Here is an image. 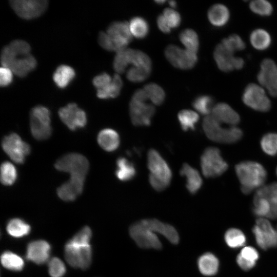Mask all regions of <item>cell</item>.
Wrapping results in <instances>:
<instances>
[{
	"label": "cell",
	"instance_id": "57",
	"mask_svg": "<svg viewBox=\"0 0 277 277\" xmlns=\"http://www.w3.org/2000/svg\"><path fill=\"white\" fill-rule=\"evenodd\" d=\"M270 208L267 217L271 219H277V203H270Z\"/></svg>",
	"mask_w": 277,
	"mask_h": 277
},
{
	"label": "cell",
	"instance_id": "23",
	"mask_svg": "<svg viewBox=\"0 0 277 277\" xmlns=\"http://www.w3.org/2000/svg\"><path fill=\"white\" fill-rule=\"evenodd\" d=\"M233 53L226 48L222 44L216 46L214 51V58L219 68L224 72L234 69L235 57Z\"/></svg>",
	"mask_w": 277,
	"mask_h": 277
},
{
	"label": "cell",
	"instance_id": "56",
	"mask_svg": "<svg viewBox=\"0 0 277 277\" xmlns=\"http://www.w3.org/2000/svg\"><path fill=\"white\" fill-rule=\"evenodd\" d=\"M266 88L271 95L277 97V79L269 83Z\"/></svg>",
	"mask_w": 277,
	"mask_h": 277
},
{
	"label": "cell",
	"instance_id": "38",
	"mask_svg": "<svg viewBox=\"0 0 277 277\" xmlns=\"http://www.w3.org/2000/svg\"><path fill=\"white\" fill-rule=\"evenodd\" d=\"M179 37L187 50L196 53L199 47V39L194 31L191 29H185L180 33Z\"/></svg>",
	"mask_w": 277,
	"mask_h": 277
},
{
	"label": "cell",
	"instance_id": "33",
	"mask_svg": "<svg viewBox=\"0 0 277 277\" xmlns=\"http://www.w3.org/2000/svg\"><path fill=\"white\" fill-rule=\"evenodd\" d=\"M129 63L135 67L143 68L151 72V61L147 54L144 52L131 49H127Z\"/></svg>",
	"mask_w": 277,
	"mask_h": 277
},
{
	"label": "cell",
	"instance_id": "60",
	"mask_svg": "<svg viewBox=\"0 0 277 277\" xmlns=\"http://www.w3.org/2000/svg\"><path fill=\"white\" fill-rule=\"evenodd\" d=\"M276 174L277 175V167H276Z\"/></svg>",
	"mask_w": 277,
	"mask_h": 277
},
{
	"label": "cell",
	"instance_id": "39",
	"mask_svg": "<svg viewBox=\"0 0 277 277\" xmlns=\"http://www.w3.org/2000/svg\"><path fill=\"white\" fill-rule=\"evenodd\" d=\"M260 144L266 154L271 156L277 155V133L270 132L264 135Z\"/></svg>",
	"mask_w": 277,
	"mask_h": 277
},
{
	"label": "cell",
	"instance_id": "59",
	"mask_svg": "<svg viewBox=\"0 0 277 277\" xmlns=\"http://www.w3.org/2000/svg\"><path fill=\"white\" fill-rule=\"evenodd\" d=\"M155 2L157 3L158 4H161V3H164L165 1H155Z\"/></svg>",
	"mask_w": 277,
	"mask_h": 277
},
{
	"label": "cell",
	"instance_id": "58",
	"mask_svg": "<svg viewBox=\"0 0 277 277\" xmlns=\"http://www.w3.org/2000/svg\"><path fill=\"white\" fill-rule=\"evenodd\" d=\"M169 5L172 7V8H175L176 6V3L175 1H169Z\"/></svg>",
	"mask_w": 277,
	"mask_h": 277
},
{
	"label": "cell",
	"instance_id": "5",
	"mask_svg": "<svg viewBox=\"0 0 277 277\" xmlns=\"http://www.w3.org/2000/svg\"><path fill=\"white\" fill-rule=\"evenodd\" d=\"M202 126L207 137L215 142L233 144L243 136V131L240 128L235 126L224 128L212 115H207L204 118Z\"/></svg>",
	"mask_w": 277,
	"mask_h": 277
},
{
	"label": "cell",
	"instance_id": "35",
	"mask_svg": "<svg viewBox=\"0 0 277 277\" xmlns=\"http://www.w3.org/2000/svg\"><path fill=\"white\" fill-rule=\"evenodd\" d=\"M177 118L182 129L184 131L194 130L199 120V115L190 110H183L179 112Z\"/></svg>",
	"mask_w": 277,
	"mask_h": 277
},
{
	"label": "cell",
	"instance_id": "28",
	"mask_svg": "<svg viewBox=\"0 0 277 277\" xmlns=\"http://www.w3.org/2000/svg\"><path fill=\"white\" fill-rule=\"evenodd\" d=\"M75 75L74 70L69 66L62 65L59 66L53 75V80L56 85L60 88H65L74 78Z\"/></svg>",
	"mask_w": 277,
	"mask_h": 277
},
{
	"label": "cell",
	"instance_id": "11",
	"mask_svg": "<svg viewBox=\"0 0 277 277\" xmlns=\"http://www.w3.org/2000/svg\"><path fill=\"white\" fill-rule=\"evenodd\" d=\"M89 162L84 155L77 153H70L61 157L55 163V168L70 175L86 176L89 169Z\"/></svg>",
	"mask_w": 277,
	"mask_h": 277
},
{
	"label": "cell",
	"instance_id": "4",
	"mask_svg": "<svg viewBox=\"0 0 277 277\" xmlns=\"http://www.w3.org/2000/svg\"><path fill=\"white\" fill-rule=\"evenodd\" d=\"M236 175L241 185L242 192L248 194L256 188L261 187L267 176L265 168L259 163L243 161L235 167Z\"/></svg>",
	"mask_w": 277,
	"mask_h": 277
},
{
	"label": "cell",
	"instance_id": "26",
	"mask_svg": "<svg viewBox=\"0 0 277 277\" xmlns=\"http://www.w3.org/2000/svg\"><path fill=\"white\" fill-rule=\"evenodd\" d=\"M219 265L217 258L210 252L203 254L197 260L199 271L205 276L215 275L218 271Z\"/></svg>",
	"mask_w": 277,
	"mask_h": 277
},
{
	"label": "cell",
	"instance_id": "14",
	"mask_svg": "<svg viewBox=\"0 0 277 277\" xmlns=\"http://www.w3.org/2000/svg\"><path fill=\"white\" fill-rule=\"evenodd\" d=\"M61 121L71 130L83 128L87 123L85 112L74 103L68 104L58 110Z\"/></svg>",
	"mask_w": 277,
	"mask_h": 277
},
{
	"label": "cell",
	"instance_id": "40",
	"mask_svg": "<svg viewBox=\"0 0 277 277\" xmlns=\"http://www.w3.org/2000/svg\"><path fill=\"white\" fill-rule=\"evenodd\" d=\"M226 244L231 248H236L243 246L246 242V237L240 230L235 228L228 229L225 234Z\"/></svg>",
	"mask_w": 277,
	"mask_h": 277
},
{
	"label": "cell",
	"instance_id": "27",
	"mask_svg": "<svg viewBox=\"0 0 277 277\" xmlns=\"http://www.w3.org/2000/svg\"><path fill=\"white\" fill-rule=\"evenodd\" d=\"M230 17L228 8L222 4L213 5L208 12V19L212 25L222 27L227 24Z\"/></svg>",
	"mask_w": 277,
	"mask_h": 277
},
{
	"label": "cell",
	"instance_id": "9",
	"mask_svg": "<svg viewBox=\"0 0 277 277\" xmlns=\"http://www.w3.org/2000/svg\"><path fill=\"white\" fill-rule=\"evenodd\" d=\"M2 146L4 152L17 164L24 162L26 156L30 153L31 150L29 145L15 133L5 136L2 140Z\"/></svg>",
	"mask_w": 277,
	"mask_h": 277
},
{
	"label": "cell",
	"instance_id": "50",
	"mask_svg": "<svg viewBox=\"0 0 277 277\" xmlns=\"http://www.w3.org/2000/svg\"><path fill=\"white\" fill-rule=\"evenodd\" d=\"M163 15L170 28H175L180 25L181 16L175 10L170 8H166L164 11Z\"/></svg>",
	"mask_w": 277,
	"mask_h": 277
},
{
	"label": "cell",
	"instance_id": "7",
	"mask_svg": "<svg viewBox=\"0 0 277 277\" xmlns=\"http://www.w3.org/2000/svg\"><path fill=\"white\" fill-rule=\"evenodd\" d=\"M50 113L43 106L33 107L30 112V126L33 136L37 140H45L51 134Z\"/></svg>",
	"mask_w": 277,
	"mask_h": 277
},
{
	"label": "cell",
	"instance_id": "18",
	"mask_svg": "<svg viewBox=\"0 0 277 277\" xmlns=\"http://www.w3.org/2000/svg\"><path fill=\"white\" fill-rule=\"evenodd\" d=\"M85 176L78 174L70 175L69 180L57 188L58 197L66 202L74 201L83 192Z\"/></svg>",
	"mask_w": 277,
	"mask_h": 277
},
{
	"label": "cell",
	"instance_id": "29",
	"mask_svg": "<svg viewBox=\"0 0 277 277\" xmlns=\"http://www.w3.org/2000/svg\"><path fill=\"white\" fill-rule=\"evenodd\" d=\"M258 258L259 253L255 249L252 247H246L238 255L236 262L242 269L247 271L254 266Z\"/></svg>",
	"mask_w": 277,
	"mask_h": 277
},
{
	"label": "cell",
	"instance_id": "6",
	"mask_svg": "<svg viewBox=\"0 0 277 277\" xmlns=\"http://www.w3.org/2000/svg\"><path fill=\"white\" fill-rule=\"evenodd\" d=\"M201 167L206 177L214 178L223 174L228 169V165L223 159L218 148L209 147L202 154Z\"/></svg>",
	"mask_w": 277,
	"mask_h": 277
},
{
	"label": "cell",
	"instance_id": "53",
	"mask_svg": "<svg viewBox=\"0 0 277 277\" xmlns=\"http://www.w3.org/2000/svg\"><path fill=\"white\" fill-rule=\"evenodd\" d=\"M98 42L100 45L104 49L109 51H115L113 44L106 32H100Z\"/></svg>",
	"mask_w": 277,
	"mask_h": 277
},
{
	"label": "cell",
	"instance_id": "3",
	"mask_svg": "<svg viewBox=\"0 0 277 277\" xmlns=\"http://www.w3.org/2000/svg\"><path fill=\"white\" fill-rule=\"evenodd\" d=\"M147 166L150 171L149 182L156 191H162L170 184L172 171L168 163L160 153L154 149H150L147 154Z\"/></svg>",
	"mask_w": 277,
	"mask_h": 277
},
{
	"label": "cell",
	"instance_id": "42",
	"mask_svg": "<svg viewBox=\"0 0 277 277\" xmlns=\"http://www.w3.org/2000/svg\"><path fill=\"white\" fill-rule=\"evenodd\" d=\"M254 197L264 198L270 203H277V182L260 187Z\"/></svg>",
	"mask_w": 277,
	"mask_h": 277
},
{
	"label": "cell",
	"instance_id": "44",
	"mask_svg": "<svg viewBox=\"0 0 277 277\" xmlns=\"http://www.w3.org/2000/svg\"><path fill=\"white\" fill-rule=\"evenodd\" d=\"M251 10L261 16H269L272 12L271 4L265 0H255L249 5Z\"/></svg>",
	"mask_w": 277,
	"mask_h": 277
},
{
	"label": "cell",
	"instance_id": "10",
	"mask_svg": "<svg viewBox=\"0 0 277 277\" xmlns=\"http://www.w3.org/2000/svg\"><path fill=\"white\" fill-rule=\"evenodd\" d=\"M9 3L15 13L26 19L40 16L48 6L47 0H11Z\"/></svg>",
	"mask_w": 277,
	"mask_h": 277
},
{
	"label": "cell",
	"instance_id": "51",
	"mask_svg": "<svg viewBox=\"0 0 277 277\" xmlns=\"http://www.w3.org/2000/svg\"><path fill=\"white\" fill-rule=\"evenodd\" d=\"M112 78L107 73H103L95 76L92 83L96 90L102 89L111 82Z\"/></svg>",
	"mask_w": 277,
	"mask_h": 277
},
{
	"label": "cell",
	"instance_id": "19",
	"mask_svg": "<svg viewBox=\"0 0 277 277\" xmlns=\"http://www.w3.org/2000/svg\"><path fill=\"white\" fill-rule=\"evenodd\" d=\"M50 251L51 246L46 241H32L27 246L26 258L36 264H43L49 260Z\"/></svg>",
	"mask_w": 277,
	"mask_h": 277
},
{
	"label": "cell",
	"instance_id": "30",
	"mask_svg": "<svg viewBox=\"0 0 277 277\" xmlns=\"http://www.w3.org/2000/svg\"><path fill=\"white\" fill-rule=\"evenodd\" d=\"M123 86V82L117 74H115L110 83L105 87L97 90V96L102 99L115 98L117 97Z\"/></svg>",
	"mask_w": 277,
	"mask_h": 277
},
{
	"label": "cell",
	"instance_id": "2",
	"mask_svg": "<svg viewBox=\"0 0 277 277\" xmlns=\"http://www.w3.org/2000/svg\"><path fill=\"white\" fill-rule=\"evenodd\" d=\"M91 236V229L85 226L66 243L65 256L70 266L82 269L89 267L92 260Z\"/></svg>",
	"mask_w": 277,
	"mask_h": 277
},
{
	"label": "cell",
	"instance_id": "8",
	"mask_svg": "<svg viewBox=\"0 0 277 277\" xmlns=\"http://www.w3.org/2000/svg\"><path fill=\"white\" fill-rule=\"evenodd\" d=\"M129 234L140 248L160 249L162 246L157 234L146 226L142 220L130 226Z\"/></svg>",
	"mask_w": 277,
	"mask_h": 277
},
{
	"label": "cell",
	"instance_id": "24",
	"mask_svg": "<svg viewBox=\"0 0 277 277\" xmlns=\"http://www.w3.org/2000/svg\"><path fill=\"white\" fill-rule=\"evenodd\" d=\"M97 142L100 147L107 152L116 150L120 144L118 133L111 128H105L98 134Z\"/></svg>",
	"mask_w": 277,
	"mask_h": 277
},
{
	"label": "cell",
	"instance_id": "17",
	"mask_svg": "<svg viewBox=\"0 0 277 277\" xmlns=\"http://www.w3.org/2000/svg\"><path fill=\"white\" fill-rule=\"evenodd\" d=\"M106 33L110 37L116 52L126 49L132 39L129 26L126 22L112 23L108 27Z\"/></svg>",
	"mask_w": 277,
	"mask_h": 277
},
{
	"label": "cell",
	"instance_id": "22",
	"mask_svg": "<svg viewBox=\"0 0 277 277\" xmlns=\"http://www.w3.org/2000/svg\"><path fill=\"white\" fill-rule=\"evenodd\" d=\"M212 112V115L221 123H224L234 126L240 121L239 114L225 103H220L214 105Z\"/></svg>",
	"mask_w": 277,
	"mask_h": 277
},
{
	"label": "cell",
	"instance_id": "46",
	"mask_svg": "<svg viewBox=\"0 0 277 277\" xmlns=\"http://www.w3.org/2000/svg\"><path fill=\"white\" fill-rule=\"evenodd\" d=\"M128 64L129 61L127 49L116 52L113 63L114 70L118 73H122L125 71Z\"/></svg>",
	"mask_w": 277,
	"mask_h": 277
},
{
	"label": "cell",
	"instance_id": "37",
	"mask_svg": "<svg viewBox=\"0 0 277 277\" xmlns=\"http://www.w3.org/2000/svg\"><path fill=\"white\" fill-rule=\"evenodd\" d=\"M17 171L11 163L5 161L1 166V181L6 186L12 185L17 179Z\"/></svg>",
	"mask_w": 277,
	"mask_h": 277
},
{
	"label": "cell",
	"instance_id": "25",
	"mask_svg": "<svg viewBox=\"0 0 277 277\" xmlns=\"http://www.w3.org/2000/svg\"><path fill=\"white\" fill-rule=\"evenodd\" d=\"M115 175L118 180L128 182L133 180L137 171L133 163L124 157H119L116 161Z\"/></svg>",
	"mask_w": 277,
	"mask_h": 277
},
{
	"label": "cell",
	"instance_id": "52",
	"mask_svg": "<svg viewBox=\"0 0 277 277\" xmlns=\"http://www.w3.org/2000/svg\"><path fill=\"white\" fill-rule=\"evenodd\" d=\"M12 71L8 68L2 67L0 69V85L1 87L9 85L13 80Z\"/></svg>",
	"mask_w": 277,
	"mask_h": 277
},
{
	"label": "cell",
	"instance_id": "47",
	"mask_svg": "<svg viewBox=\"0 0 277 277\" xmlns=\"http://www.w3.org/2000/svg\"><path fill=\"white\" fill-rule=\"evenodd\" d=\"M48 272L51 277H62L66 273L65 265L59 258H52L48 262Z\"/></svg>",
	"mask_w": 277,
	"mask_h": 277
},
{
	"label": "cell",
	"instance_id": "16",
	"mask_svg": "<svg viewBox=\"0 0 277 277\" xmlns=\"http://www.w3.org/2000/svg\"><path fill=\"white\" fill-rule=\"evenodd\" d=\"M155 112L153 106L131 99L129 104V113L131 122L134 126H150Z\"/></svg>",
	"mask_w": 277,
	"mask_h": 277
},
{
	"label": "cell",
	"instance_id": "43",
	"mask_svg": "<svg viewBox=\"0 0 277 277\" xmlns=\"http://www.w3.org/2000/svg\"><path fill=\"white\" fill-rule=\"evenodd\" d=\"M149 98L156 105H161L165 99V92L163 89L154 83H150L144 86Z\"/></svg>",
	"mask_w": 277,
	"mask_h": 277
},
{
	"label": "cell",
	"instance_id": "41",
	"mask_svg": "<svg viewBox=\"0 0 277 277\" xmlns=\"http://www.w3.org/2000/svg\"><path fill=\"white\" fill-rule=\"evenodd\" d=\"M213 99L208 95H200L192 102L193 108L203 115H208L213 107Z\"/></svg>",
	"mask_w": 277,
	"mask_h": 277
},
{
	"label": "cell",
	"instance_id": "12",
	"mask_svg": "<svg viewBox=\"0 0 277 277\" xmlns=\"http://www.w3.org/2000/svg\"><path fill=\"white\" fill-rule=\"evenodd\" d=\"M244 103L248 107L261 112H267L271 108V102L263 89L251 83L247 85L242 96Z\"/></svg>",
	"mask_w": 277,
	"mask_h": 277
},
{
	"label": "cell",
	"instance_id": "54",
	"mask_svg": "<svg viewBox=\"0 0 277 277\" xmlns=\"http://www.w3.org/2000/svg\"><path fill=\"white\" fill-rule=\"evenodd\" d=\"M157 24L159 29L164 33H168L170 32L171 28L163 15H160L157 17Z\"/></svg>",
	"mask_w": 277,
	"mask_h": 277
},
{
	"label": "cell",
	"instance_id": "31",
	"mask_svg": "<svg viewBox=\"0 0 277 277\" xmlns=\"http://www.w3.org/2000/svg\"><path fill=\"white\" fill-rule=\"evenodd\" d=\"M6 229L9 235L18 238L28 235L31 230V227L22 219L14 218L8 222Z\"/></svg>",
	"mask_w": 277,
	"mask_h": 277
},
{
	"label": "cell",
	"instance_id": "48",
	"mask_svg": "<svg viewBox=\"0 0 277 277\" xmlns=\"http://www.w3.org/2000/svg\"><path fill=\"white\" fill-rule=\"evenodd\" d=\"M270 208V202L264 198H255L253 200V213L258 216H267Z\"/></svg>",
	"mask_w": 277,
	"mask_h": 277
},
{
	"label": "cell",
	"instance_id": "49",
	"mask_svg": "<svg viewBox=\"0 0 277 277\" xmlns=\"http://www.w3.org/2000/svg\"><path fill=\"white\" fill-rule=\"evenodd\" d=\"M150 72L146 70L138 68L132 67L127 73V78L132 82H141L146 80Z\"/></svg>",
	"mask_w": 277,
	"mask_h": 277
},
{
	"label": "cell",
	"instance_id": "34",
	"mask_svg": "<svg viewBox=\"0 0 277 277\" xmlns=\"http://www.w3.org/2000/svg\"><path fill=\"white\" fill-rule=\"evenodd\" d=\"M250 41L252 46L259 50L267 49L271 42L270 34L262 29H257L252 32Z\"/></svg>",
	"mask_w": 277,
	"mask_h": 277
},
{
	"label": "cell",
	"instance_id": "21",
	"mask_svg": "<svg viewBox=\"0 0 277 277\" xmlns=\"http://www.w3.org/2000/svg\"><path fill=\"white\" fill-rule=\"evenodd\" d=\"M180 173L186 177V187L191 194H195L201 189L203 181L198 171L187 163L183 164Z\"/></svg>",
	"mask_w": 277,
	"mask_h": 277
},
{
	"label": "cell",
	"instance_id": "13",
	"mask_svg": "<svg viewBox=\"0 0 277 277\" xmlns=\"http://www.w3.org/2000/svg\"><path fill=\"white\" fill-rule=\"evenodd\" d=\"M165 53L166 58L173 66L183 70L191 69L197 60L196 53L187 49L184 50L174 45L168 46Z\"/></svg>",
	"mask_w": 277,
	"mask_h": 277
},
{
	"label": "cell",
	"instance_id": "45",
	"mask_svg": "<svg viewBox=\"0 0 277 277\" xmlns=\"http://www.w3.org/2000/svg\"><path fill=\"white\" fill-rule=\"evenodd\" d=\"M221 44L232 53L236 51L242 50L245 48V43L237 34H232L223 39Z\"/></svg>",
	"mask_w": 277,
	"mask_h": 277
},
{
	"label": "cell",
	"instance_id": "15",
	"mask_svg": "<svg viewBox=\"0 0 277 277\" xmlns=\"http://www.w3.org/2000/svg\"><path fill=\"white\" fill-rule=\"evenodd\" d=\"M255 240L262 249L277 246V231L275 230L270 222L264 219H259L253 228Z\"/></svg>",
	"mask_w": 277,
	"mask_h": 277
},
{
	"label": "cell",
	"instance_id": "36",
	"mask_svg": "<svg viewBox=\"0 0 277 277\" xmlns=\"http://www.w3.org/2000/svg\"><path fill=\"white\" fill-rule=\"evenodd\" d=\"M129 28L131 34L137 38H144L149 32L147 21L141 17H133L130 22Z\"/></svg>",
	"mask_w": 277,
	"mask_h": 277
},
{
	"label": "cell",
	"instance_id": "1",
	"mask_svg": "<svg viewBox=\"0 0 277 277\" xmlns=\"http://www.w3.org/2000/svg\"><path fill=\"white\" fill-rule=\"evenodd\" d=\"M30 51V46L27 42L21 39L13 41L2 50V67L9 68L18 77L26 76L37 66L36 60Z\"/></svg>",
	"mask_w": 277,
	"mask_h": 277
},
{
	"label": "cell",
	"instance_id": "20",
	"mask_svg": "<svg viewBox=\"0 0 277 277\" xmlns=\"http://www.w3.org/2000/svg\"><path fill=\"white\" fill-rule=\"evenodd\" d=\"M142 221L154 232L163 235L172 244H176L179 243L180 240L179 233L172 225L155 219H143Z\"/></svg>",
	"mask_w": 277,
	"mask_h": 277
},
{
	"label": "cell",
	"instance_id": "32",
	"mask_svg": "<svg viewBox=\"0 0 277 277\" xmlns=\"http://www.w3.org/2000/svg\"><path fill=\"white\" fill-rule=\"evenodd\" d=\"M1 261L4 267L11 271H21L24 267L23 259L18 255L9 251H6L2 254Z\"/></svg>",
	"mask_w": 277,
	"mask_h": 277
},
{
	"label": "cell",
	"instance_id": "55",
	"mask_svg": "<svg viewBox=\"0 0 277 277\" xmlns=\"http://www.w3.org/2000/svg\"><path fill=\"white\" fill-rule=\"evenodd\" d=\"M148 98V96L144 89L136 90L132 97V100L142 102H145Z\"/></svg>",
	"mask_w": 277,
	"mask_h": 277
}]
</instances>
